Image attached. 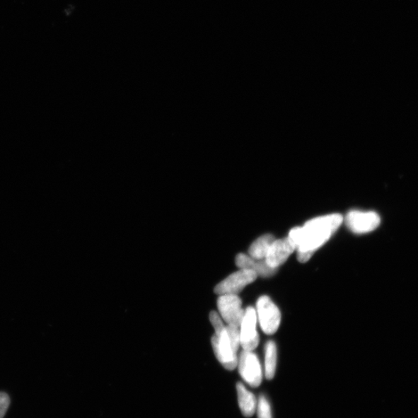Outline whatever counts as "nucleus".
Masks as SVG:
<instances>
[{"label": "nucleus", "mask_w": 418, "mask_h": 418, "mask_svg": "<svg viewBox=\"0 0 418 418\" xmlns=\"http://www.w3.org/2000/svg\"><path fill=\"white\" fill-rule=\"evenodd\" d=\"M257 274L252 270L240 269L239 272L228 276L224 281L219 283L215 292L219 295L236 294L240 293L248 285L255 281Z\"/></svg>", "instance_id": "nucleus-5"}, {"label": "nucleus", "mask_w": 418, "mask_h": 418, "mask_svg": "<svg viewBox=\"0 0 418 418\" xmlns=\"http://www.w3.org/2000/svg\"><path fill=\"white\" fill-rule=\"evenodd\" d=\"M381 218L374 211H351L346 217V224L356 234L371 233L379 226Z\"/></svg>", "instance_id": "nucleus-8"}, {"label": "nucleus", "mask_w": 418, "mask_h": 418, "mask_svg": "<svg viewBox=\"0 0 418 418\" xmlns=\"http://www.w3.org/2000/svg\"><path fill=\"white\" fill-rule=\"evenodd\" d=\"M257 411L258 418H272V407L268 400L263 395L257 400Z\"/></svg>", "instance_id": "nucleus-14"}, {"label": "nucleus", "mask_w": 418, "mask_h": 418, "mask_svg": "<svg viewBox=\"0 0 418 418\" xmlns=\"http://www.w3.org/2000/svg\"><path fill=\"white\" fill-rule=\"evenodd\" d=\"M238 368L243 381L252 388H257L263 380V371L257 356L252 351L243 350L238 358Z\"/></svg>", "instance_id": "nucleus-4"}, {"label": "nucleus", "mask_w": 418, "mask_h": 418, "mask_svg": "<svg viewBox=\"0 0 418 418\" xmlns=\"http://www.w3.org/2000/svg\"><path fill=\"white\" fill-rule=\"evenodd\" d=\"M343 222L338 213L311 219L304 226L291 229L289 238L298 252L301 263H306L330 239Z\"/></svg>", "instance_id": "nucleus-1"}, {"label": "nucleus", "mask_w": 418, "mask_h": 418, "mask_svg": "<svg viewBox=\"0 0 418 418\" xmlns=\"http://www.w3.org/2000/svg\"><path fill=\"white\" fill-rule=\"evenodd\" d=\"M257 323L256 310L252 307L245 309L240 327V346L245 351H253L259 345L260 337L257 331Z\"/></svg>", "instance_id": "nucleus-6"}, {"label": "nucleus", "mask_w": 418, "mask_h": 418, "mask_svg": "<svg viewBox=\"0 0 418 418\" xmlns=\"http://www.w3.org/2000/svg\"><path fill=\"white\" fill-rule=\"evenodd\" d=\"M236 264L240 269L252 270L257 276L269 277L274 275L277 269L269 267L265 260H257L240 253L236 257Z\"/></svg>", "instance_id": "nucleus-10"}, {"label": "nucleus", "mask_w": 418, "mask_h": 418, "mask_svg": "<svg viewBox=\"0 0 418 418\" xmlns=\"http://www.w3.org/2000/svg\"><path fill=\"white\" fill-rule=\"evenodd\" d=\"M275 240V237L270 234L258 238L250 245L249 250L250 256L257 260H265L270 245H272Z\"/></svg>", "instance_id": "nucleus-12"}, {"label": "nucleus", "mask_w": 418, "mask_h": 418, "mask_svg": "<svg viewBox=\"0 0 418 418\" xmlns=\"http://www.w3.org/2000/svg\"><path fill=\"white\" fill-rule=\"evenodd\" d=\"M210 321L214 327L216 332H219L223 329L225 325L223 324L222 319L216 311H211L210 314Z\"/></svg>", "instance_id": "nucleus-16"}, {"label": "nucleus", "mask_w": 418, "mask_h": 418, "mask_svg": "<svg viewBox=\"0 0 418 418\" xmlns=\"http://www.w3.org/2000/svg\"><path fill=\"white\" fill-rule=\"evenodd\" d=\"M211 344L220 364L226 370L233 371L238 364L237 352L240 346V327L225 325L213 335Z\"/></svg>", "instance_id": "nucleus-2"}, {"label": "nucleus", "mask_w": 418, "mask_h": 418, "mask_svg": "<svg viewBox=\"0 0 418 418\" xmlns=\"http://www.w3.org/2000/svg\"><path fill=\"white\" fill-rule=\"evenodd\" d=\"M256 311L262 330L267 335L274 334L280 326L281 314L272 299L267 296L260 297Z\"/></svg>", "instance_id": "nucleus-3"}, {"label": "nucleus", "mask_w": 418, "mask_h": 418, "mask_svg": "<svg viewBox=\"0 0 418 418\" xmlns=\"http://www.w3.org/2000/svg\"><path fill=\"white\" fill-rule=\"evenodd\" d=\"M277 352L276 344L269 341L265 347V376L268 380L274 379L276 373Z\"/></svg>", "instance_id": "nucleus-13"}, {"label": "nucleus", "mask_w": 418, "mask_h": 418, "mask_svg": "<svg viewBox=\"0 0 418 418\" xmlns=\"http://www.w3.org/2000/svg\"><path fill=\"white\" fill-rule=\"evenodd\" d=\"M238 402L241 412L245 417H252L257 411V400L252 393L249 391L243 384H237Z\"/></svg>", "instance_id": "nucleus-11"}, {"label": "nucleus", "mask_w": 418, "mask_h": 418, "mask_svg": "<svg viewBox=\"0 0 418 418\" xmlns=\"http://www.w3.org/2000/svg\"><path fill=\"white\" fill-rule=\"evenodd\" d=\"M294 250L296 249L289 237L285 239L275 240L267 252L265 259L267 264L269 267L277 269L285 263Z\"/></svg>", "instance_id": "nucleus-9"}, {"label": "nucleus", "mask_w": 418, "mask_h": 418, "mask_svg": "<svg viewBox=\"0 0 418 418\" xmlns=\"http://www.w3.org/2000/svg\"><path fill=\"white\" fill-rule=\"evenodd\" d=\"M218 308L221 316L227 325L240 327L245 310L242 308V301L237 295H220Z\"/></svg>", "instance_id": "nucleus-7"}, {"label": "nucleus", "mask_w": 418, "mask_h": 418, "mask_svg": "<svg viewBox=\"0 0 418 418\" xmlns=\"http://www.w3.org/2000/svg\"><path fill=\"white\" fill-rule=\"evenodd\" d=\"M11 403L10 397L5 393H0V418H4Z\"/></svg>", "instance_id": "nucleus-15"}]
</instances>
